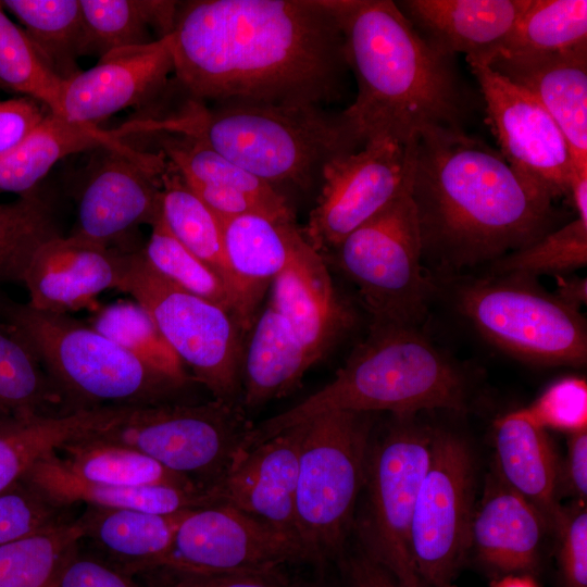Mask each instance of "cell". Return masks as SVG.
Returning a JSON list of instances; mask_svg holds the SVG:
<instances>
[{"label": "cell", "mask_w": 587, "mask_h": 587, "mask_svg": "<svg viewBox=\"0 0 587 587\" xmlns=\"http://www.w3.org/2000/svg\"><path fill=\"white\" fill-rule=\"evenodd\" d=\"M77 196L78 221L71 234L123 251L138 250L129 237L162 216L160 176L165 157L135 149H97Z\"/></svg>", "instance_id": "obj_16"}, {"label": "cell", "mask_w": 587, "mask_h": 587, "mask_svg": "<svg viewBox=\"0 0 587 587\" xmlns=\"http://www.w3.org/2000/svg\"><path fill=\"white\" fill-rule=\"evenodd\" d=\"M83 536L75 517L0 547V587H60L62 570L79 549Z\"/></svg>", "instance_id": "obj_39"}, {"label": "cell", "mask_w": 587, "mask_h": 587, "mask_svg": "<svg viewBox=\"0 0 587 587\" xmlns=\"http://www.w3.org/2000/svg\"><path fill=\"white\" fill-rule=\"evenodd\" d=\"M58 234L51 207L38 190L0 203V282H21L34 250Z\"/></svg>", "instance_id": "obj_44"}, {"label": "cell", "mask_w": 587, "mask_h": 587, "mask_svg": "<svg viewBox=\"0 0 587 587\" xmlns=\"http://www.w3.org/2000/svg\"><path fill=\"white\" fill-rule=\"evenodd\" d=\"M587 264V212L490 263L492 275H562Z\"/></svg>", "instance_id": "obj_43"}, {"label": "cell", "mask_w": 587, "mask_h": 587, "mask_svg": "<svg viewBox=\"0 0 587 587\" xmlns=\"http://www.w3.org/2000/svg\"><path fill=\"white\" fill-rule=\"evenodd\" d=\"M60 587H135L127 575L112 564L83 555L79 549L62 570Z\"/></svg>", "instance_id": "obj_50"}, {"label": "cell", "mask_w": 587, "mask_h": 587, "mask_svg": "<svg viewBox=\"0 0 587 587\" xmlns=\"http://www.w3.org/2000/svg\"><path fill=\"white\" fill-rule=\"evenodd\" d=\"M522 410L545 429L569 433L587 429V383L579 377L562 378Z\"/></svg>", "instance_id": "obj_46"}, {"label": "cell", "mask_w": 587, "mask_h": 587, "mask_svg": "<svg viewBox=\"0 0 587 587\" xmlns=\"http://www.w3.org/2000/svg\"><path fill=\"white\" fill-rule=\"evenodd\" d=\"M83 18L80 57L143 46L170 36L179 1L79 0Z\"/></svg>", "instance_id": "obj_32"}, {"label": "cell", "mask_w": 587, "mask_h": 587, "mask_svg": "<svg viewBox=\"0 0 587 587\" xmlns=\"http://www.w3.org/2000/svg\"><path fill=\"white\" fill-rule=\"evenodd\" d=\"M303 562L312 559L297 535L218 503L186 515L170 551L153 570L264 571Z\"/></svg>", "instance_id": "obj_15"}, {"label": "cell", "mask_w": 587, "mask_h": 587, "mask_svg": "<svg viewBox=\"0 0 587 587\" xmlns=\"http://www.w3.org/2000/svg\"><path fill=\"white\" fill-rule=\"evenodd\" d=\"M220 221L234 282L236 320L242 333L250 332L265 290L288 264L303 236L296 221L261 214Z\"/></svg>", "instance_id": "obj_25"}, {"label": "cell", "mask_w": 587, "mask_h": 587, "mask_svg": "<svg viewBox=\"0 0 587 587\" xmlns=\"http://www.w3.org/2000/svg\"><path fill=\"white\" fill-rule=\"evenodd\" d=\"M0 89H3V87L0 85Z\"/></svg>", "instance_id": "obj_56"}, {"label": "cell", "mask_w": 587, "mask_h": 587, "mask_svg": "<svg viewBox=\"0 0 587 587\" xmlns=\"http://www.w3.org/2000/svg\"><path fill=\"white\" fill-rule=\"evenodd\" d=\"M172 90L204 104L337 101L348 67L339 0L179 2Z\"/></svg>", "instance_id": "obj_1"}, {"label": "cell", "mask_w": 587, "mask_h": 587, "mask_svg": "<svg viewBox=\"0 0 587 587\" xmlns=\"http://www.w3.org/2000/svg\"><path fill=\"white\" fill-rule=\"evenodd\" d=\"M296 491V533L312 563L345 551L364 483L372 413L333 411L305 423Z\"/></svg>", "instance_id": "obj_7"}, {"label": "cell", "mask_w": 587, "mask_h": 587, "mask_svg": "<svg viewBox=\"0 0 587 587\" xmlns=\"http://www.w3.org/2000/svg\"><path fill=\"white\" fill-rule=\"evenodd\" d=\"M491 587H539L530 574H509L497 578Z\"/></svg>", "instance_id": "obj_54"}, {"label": "cell", "mask_w": 587, "mask_h": 587, "mask_svg": "<svg viewBox=\"0 0 587 587\" xmlns=\"http://www.w3.org/2000/svg\"><path fill=\"white\" fill-rule=\"evenodd\" d=\"M60 451H63V455L59 454L62 465L88 483L120 487H202L128 446L85 437Z\"/></svg>", "instance_id": "obj_35"}, {"label": "cell", "mask_w": 587, "mask_h": 587, "mask_svg": "<svg viewBox=\"0 0 587 587\" xmlns=\"http://www.w3.org/2000/svg\"><path fill=\"white\" fill-rule=\"evenodd\" d=\"M438 52L488 64L502 50L529 0H403L396 2Z\"/></svg>", "instance_id": "obj_21"}, {"label": "cell", "mask_w": 587, "mask_h": 587, "mask_svg": "<svg viewBox=\"0 0 587 587\" xmlns=\"http://www.w3.org/2000/svg\"><path fill=\"white\" fill-rule=\"evenodd\" d=\"M173 70L168 36L110 51L91 68L65 82L62 117L97 126L124 109L145 110L166 92Z\"/></svg>", "instance_id": "obj_18"}, {"label": "cell", "mask_w": 587, "mask_h": 587, "mask_svg": "<svg viewBox=\"0 0 587 587\" xmlns=\"http://www.w3.org/2000/svg\"><path fill=\"white\" fill-rule=\"evenodd\" d=\"M470 372L437 348L415 325L371 324L327 385L308 398L253 425L242 451L279 433L333 411L415 415L424 410L467 411Z\"/></svg>", "instance_id": "obj_5"}, {"label": "cell", "mask_w": 587, "mask_h": 587, "mask_svg": "<svg viewBox=\"0 0 587 587\" xmlns=\"http://www.w3.org/2000/svg\"><path fill=\"white\" fill-rule=\"evenodd\" d=\"M303 433L304 425H297L242 453L209 487L216 503L297 535L296 491Z\"/></svg>", "instance_id": "obj_20"}, {"label": "cell", "mask_w": 587, "mask_h": 587, "mask_svg": "<svg viewBox=\"0 0 587 587\" xmlns=\"http://www.w3.org/2000/svg\"><path fill=\"white\" fill-rule=\"evenodd\" d=\"M117 289L130 294L150 314L214 400L236 404L243 347L233 314L164 278L147 263L141 249L127 252Z\"/></svg>", "instance_id": "obj_11"}, {"label": "cell", "mask_w": 587, "mask_h": 587, "mask_svg": "<svg viewBox=\"0 0 587 587\" xmlns=\"http://www.w3.org/2000/svg\"><path fill=\"white\" fill-rule=\"evenodd\" d=\"M548 530L537 509L512 490L497 472L488 476L470 533V549L482 565L499 577L530 574L539 565Z\"/></svg>", "instance_id": "obj_23"}, {"label": "cell", "mask_w": 587, "mask_h": 587, "mask_svg": "<svg viewBox=\"0 0 587 587\" xmlns=\"http://www.w3.org/2000/svg\"><path fill=\"white\" fill-rule=\"evenodd\" d=\"M563 587H587V512L582 503L564 509L557 528Z\"/></svg>", "instance_id": "obj_47"}, {"label": "cell", "mask_w": 587, "mask_h": 587, "mask_svg": "<svg viewBox=\"0 0 587 587\" xmlns=\"http://www.w3.org/2000/svg\"><path fill=\"white\" fill-rule=\"evenodd\" d=\"M357 286L372 324L417 326L435 285L423 262L411 185L325 258Z\"/></svg>", "instance_id": "obj_9"}, {"label": "cell", "mask_w": 587, "mask_h": 587, "mask_svg": "<svg viewBox=\"0 0 587 587\" xmlns=\"http://www.w3.org/2000/svg\"><path fill=\"white\" fill-rule=\"evenodd\" d=\"M488 65L524 88L563 133L574 171H587V45L535 57H497Z\"/></svg>", "instance_id": "obj_24"}, {"label": "cell", "mask_w": 587, "mask_h": 587, "mask_svg": "<svg viewBox=\"0 0 587 587\" xmlns=\"http://www.w3.org/2000/svg\"><path fill=\"white\" fill-rule=\"evenodd\" d=\"M457 305L484 338L520 360L586 364L587 329L579 310L545 291L533 277L469 279L457 289Z\"/></svg>", "instance_id": "obj_10"}, {"label": "cell", "mask_w": 587, "mask_h": 587, "mask_svg": "<svg viewBox=\"0 0 587 587\" xmlns=\"http://www.w3.org/2000/svg\"><path fill=\"white\" fill-rule=\"evenodd\" d=\"M565 482L569 491L584 503L587 497V429L571 433Z\"/></svg>", "instance_id": "obj_52"}, {"label": "cell", "mask_w": 587, "mask_h": 587, "mask_svg": "<svg viewBox=\"0 0 587 587\" xmlns=\"http://www.w3.org/2000/svg\"><path fill=\"white\" fill-rule=\"evenodd\" d=\"M160 184L162 218L168 230L225 283L235 298L220 218L189 188L167 160Z\"/></svg>", "instance_id": "obj_36"}, {"label": "cell", "mask_w": 587, "mask_h": 587, "mask_svg": "<svg viewBox=\"0 0 587 587\" xmlns=\"http://www.w3.org/2000/svg\"><path fill=\"white\" fill-rule=\"evenodd\" d=\"M411 196L423 262L459 272L522 249L551 230L554 199L462 128L411 141Z\"/></svg>", "instance_id": "obj_2"}, {"label": "cell", "mask_w": 587, "mask_h": 587, "mask_svg": "<svg viewBox=\"0 0 587 587\" xmlns=\"http://www.w3.org/2000/svg\"><path fill=\"white\" fill-rule=\"evenodd\" d=\"M358 92L344 110L364 145L408 146L434 128H462L465 98L452 58L430 47L391 0H339Z\"/></svg>", "instance_id": "obj_3"}, {"label": "cell", "mask_w": 587, "mask_h": 587, "mask_svg": "<svg viewBox=\"0 0 587 587\" xmlns=\"http://www.w3.org/2000/svg\"><path fill=\"white\" fill-rule=\"evenodd\" d=\"M188 186H208L242 192L258 201L271 216L296 221L291 202L268 184L230 162L201 141L183 135H145Z\"/></svg>", "instance_id": "obj_33"}, {"label": "cell", "mask_w": 587, "mask_h": 587, "mask_svg": "<svg viewBox=\"0 0 587 587\" xmlns=\"http://www.w3.org/2000/svg\"><path fill=\"white\" fill-rule=\"evenodd\" d=\"M166 96L122 124V137L157 133L195 138L287 197L321 185L324 167L363 147L344 112L319 105L204 104ZM289 200V199H288Z\"/></svg>", "instance_id": "obj_4"}, {"label": "cell", "mask_w": 587, "mask_h": 587, "mask_svg": "<svg viewBox=\"0 0 587 587\" xmlns=\"http://www.w3.org/2000/svg\"><path fill=\"white\" fill-rule=\"evenodd\" d=\"M23 478L52 503L63 508L85 503L167 514L216 504L209 488L204 487H120L88 483L71 474L62 465L58 452L41 458Z\"/></svg>", "instance_id": "obj_27"}, {"label": "cell", "mask_w": 587, "mask_h": 587, "mask_svg": "<svg viewBox=\"0 0 587 587\" xmlns=\"http://www.w3.org/2000/svg\"><path fill=\"white\" fill-rule=\"evenodd\" d=\"M0 85L28 97L62 117L65 82L42 62L25 32L7 15L0 1Z\"/></svg>", "instance_id": "obj_41"}, {"label": "cell", "mask_w": 587, "mask_h": 587, "mask_svg": "<svg viewBox=\"0 0 587 587\" xmlns=\"http://www.w3.org/2000/svg\"><path fill=\"white\" fill-rule=\"evenodd\" d=\"M127 252L73 235L46 239L21 276L29 295L27 303L62 314L87 307L103 290L118 287Z\"/></svg>", "instance_id": "obj_19"}, {"label": "cell", "mask_w": 587, "mask_h": 587, "mask_svg": "<svg viewBox=\"0 0 587 587\" xmlns=\"http://www.w3.org/2000/svg\"><path fill=\"white\" fill-rule=\"evenodd\" d=\"M75 412L28 340L0 323V415H64Z\"/></svg>", "instance_id": "obj_34"}, {"label": "cell", "mask_w": 587, "mask_h": 587, "mask_svg": "<svg viewBox=\"0 0 587 587\" xmlns=\"http://www.w3.org/2000/svg\"><path fill=\"white\" fill-rule=\"evenodd\" d=\"M0 315L28 340L73 411L167 403L184 388L68 314L0 296Z\"/></svg>", "instance_id": "obj_6"}, {"label": "cell", "mask_w": 587, "mask_h": 587, "mask_svg": "<svg viewBox=\"0 0 587 587\" xmlns=\"http://www.w3.org/2000/svg\"><path fill=\"white\" fill-rule=\"evenodd\" d=\"M495 427L496 472L555 533L564 509L558 501L560 466L546 429L522 409L499 419Z\"/></svg>", "instance_id": "obj_26"}, {"label": "cell", "mask_w": 587, "mask_h": 587, "mask_svg": "<svg viewBox=\"0 0 587 587\" xmlns=\"http://www.w3.org/2000/svg\"><path fill=\"white\" fill-rule=\"evenodd\" d=\"M47 67L67 82L82 72L83 18L79 0H4Z\"/></svg>", "instance_id": "obj_37"}, {"label": "cell", "mask_w": 587, "mask_h": 587, "mask_svg": "<svg viewBox=\"0 0 587 587\" xmlns=\"http://www.w3.org/2000/svg\"><path fill=\"white\" fill-rule=\"evenodd\" d=\"M294 587H332L326 582L322 579L311 580V582H304V583H298L295 584Z\"/></svg>", "instance_id": "obj_55"}, {"label": "cell", "mask_w": 587, "mask_h": 587, "mask_svg": "<svg viewBox=\"0 0 587 587\" xmlns=\"http://www.w3.org/2000/svg\"><path fill=\"white\" fill-rule=\"evenodd\" d=\"M141 252L147 263L164 278L223 308L236 319V302L228 287L173 236L162 216L152 226Z\"/></svg>", "instance_id": "obj_42"}, {"label": "cell", "mask_w": 587, "mask_h": 587, "mask_svg": "<svg viewBox=\"0 0 587 587\" xmlns=\"http://www.w3.org/2000/svg\"><path fill=\"white\" fill-rule=\"evenodd\" d=\"M87 507L78 516L83 539L92 540L115 563L113 566L126 575L155 569L170 551L178 527L191 511L161 514Z\"/></svg>", "instance_id": "obj_28"}, {"label": "cell", "mask_w": 587, "mask_h": 587, "mask_svg": "<svg viewBox=\"0 0 587 587\" xmlns=\"http://www.w3.org/2000/svg\"><path fill=\"white\" fill-rule=\"evenodd\" d=\"M475 76L500 153L519 175L554 200L570 197L574 164L567 141L544 105L488 64L466 60Z\"/></svg>", "instance_id": "obj_17"}, {"label": "cell", "mask_w": 587, "mask_h": 587, "mask_svg": "<svg viewBox=\"0 0 587 587\" xmlns=\"http://www.w3.org/2000/svg\"><path fill=\"white\" fill-rule=\"evenodd\" d=\"M268 303L315 361L350 323V314L336 295L327 262L304 237L272 282Z\"/></svg>", "instance_id": "obj_22"}, {"label": "cell", "mask_w": 587, "mask_h": 587, "mask_svg": "<svg viewBox=\"0 0 587 587\" xmlns=\"http://www.w3.org/2000/svg\"><path fill=\"white\" fill-rule=\"evenodd\" d=\"M346 587H400L396 579L361 549L336 559Z\"/></svg>", "instance_id": "obj_51"}, {"label": "cell", "mask_w": 587, "mask_h": 587, "mask_svg": "<svg viewBox=\"0 0 587 587\" xmlns=\"http://www.w3.org/2000/svg\"><path fill=\"white\" fill-rule=\"evenodd\" d=\"M584 45H587L586 0H529L495 58L545 55Z\"/></svg>", "instance_id": "obj_38"}, {"label": "cell", "mask_w": 587, "mask_h": 587, "mask_svg": "<svg viewBox=\"0 0 587 587\" xmlns=\"http://www.w3.org/2000/svg\"><path fill=\"white\" fill-rule=\"evenodd\" d=\"M91 327L174 383L185 387L191 380L182 360L139 303L109 304L97 312Z\"/></svg>", "instance_id": "obj_40"}, {"label": "cell", "mask_w": 587, "mask_h": 587, "mask_svg": "<svg viewBox=\"0 0 587 587\" xmlns=\"http://www.w3.org/2000/svg\"><path fill=\"white\" fill-rule=\"evenodd\" d=\"M252 427L237 404L167 402L127 407L103 430L88 437L137 449L209 488L240 455Z\"/></svg>", "instance_id": "obj_12"}, {"label": "cell", "mask_w": 587, "mask_h": 587, "mask_svg": "<svg viewBox=\"0 0 587 587\" xmlns=\"http://www.w3.org/2000/svg\"><path fill=\"white\" fill-rule=\"evenodd\" d=\"M125 408L85 409L64 415H0V491L21 480L45 455L104 429Z\"/></svg>", "instance_id": "obj_29"}, {"label": "cell", "mask_w": 587, "mask_h": 587, "mask_svg": "<svg viewBox=\"0 0 587 587\" xmlns=\"http://www.w3.org/2000/svg\"><path fill=\"white\" fill-rule=\"evenodd\" d=\"M410 185L411 142H369L324 167L314 207L301 234L325 259Z\"/></svg>", "instance_id": "obj_14"}, {"label": "cell", "mask_w": 587, "mask_h": 587, "mask_svg": "<svg viewBox=\"0 0 587 587\" xmlns=\"http://www.w3.org/2000/svg\"><path fill=\"white\" fill-rule=\"evenodd\" d=\"M250 330L242 358V402L257 408L291 392L316 361L270 303Z\"/></svg>", "instance_id": "obj_31"}, {"label": "cell", "mask_w": 587, "mask_h": 587, "mask_svg": "<svg viewBox=\"0 0 587 587\" xmlns=\"http://www.w3.org/2000/svg\"><path fill=\"white\" fill-rule=\"evenodd\" d=\"M557 294L561 301L579 310L587 301V282L586 278H566L557 275Z\"/></svg>", "instance_id": "obj_53"}, {"label": "cell", "mask_w": 587, "mask_h": 587, "mask_svg": "<svg viewBox=\"0 0 587 587\" xmlns=\"http://www.w3.org/2000/svg\"><path fill=\"white\" fill-rule=\"evenodd\" d=\"M164 574L163 587H294L279 571H235L189 573L159 569Z\"/></svg>", "instance_id": "obj_48"}, {"label": "cell", "mask_w": 587, "mask_h": 587, "mask_svg": "<svg viewBox=\"0 0 587 587\" xmlns=\"http://www.w3.org/2000/svg\"><path fill=\"white\" fill-rule=\"evenodd\" d=\"M473 452L460 435L435 428L427 470L417 492L411 552L425 587H447L470 550L475 510Z\"/></svg>", "instance_id": "obj_13"}, {"label": "cell", "mask_w": 587, "mask_h": 587, "mask_svg": "<svg viewBox=\"0 0 587 587\" xmlns=\"http://www.w3.org/2000/svg\"><path fill=\"white\" fill-rule=\"evenodd\" d=\"M447 587H449V586H447Z\"/></svg>", "instance_id": "obj_57"}, {"label": "cell", "mask_w": 587, "mask_h": 587, "mask_svg": "<svg viewBox=\"0 0 587 587\" xmlns=\"http://www.w3.org/2000/svg\"><path fill=\"white\" fill-rule=\"evenodd\" d=\"M49 112L24 96L0 100V155L21 143Z\"/></svg>", "instance_id": "obj_49"}, {"label": "cell", "mask_w": 587, "mask_h": 587, "mask_svg": "<svg viewBox=\"0 0 587 587\" xmlns=\"http://www.w3.org/2000/svg\"><path fill=\"white\" fill-rule=\"evenodd\" d=\"M415 415H394L382 435L372 436L360 494L363 503L352 525L360 549L400 587H425L415 569L410 536L435 428Z\"/></svg>", "instance_id": "obj_8"}, {"label": "cell", "mask_w": 587, "mask_h": 587, "mask_svg": "<svg viewBox=\"0 0 587 587\" xmlns=\"http://www.w3.org/2000/svg\"><path fill=\"white\" fill-rule=\"evenodd\" d=\"M101 148L132 149L111 130L49 112L21 143L0 155V193H30L61 159Z\"/></svg>", "instance_id": "obj_30"}, {"label": "cell", "mask_w": 587, "mask_h": 587, "mask_svg": "<svg viewBox=\"0 0 587 587\" xmlns=\"http://www.w3.org/2000/svg\"><path fill=\"white\" fill-rule=\"evenodd\" d=\"M24 478L0 491V547L45 533L75 517Z\"/></svg>", "instance_id": "obj_45"}]
</instances>
